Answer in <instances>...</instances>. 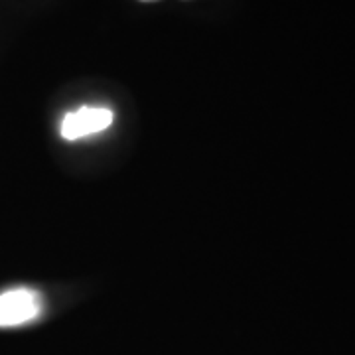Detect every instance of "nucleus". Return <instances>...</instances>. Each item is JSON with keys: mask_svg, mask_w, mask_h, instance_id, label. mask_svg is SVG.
Returning <instances> with one entry per match:
<instances>
[{"mask_svg": "<svg viewBox=\"0 0 355 355\" xmlns=\"http://www.w3.org/2000/svg\"><path fill=\"white\" fill-rule=\"evenodd\" d=\"M42 298L38 292L18 288L0 294V328L20 326L38 316Z\"/></svg>", "mask_w": 355, "mask_h": 355, "instance_id": "obj_1", "label": "nucleus"}, {"mask_svg": "<svg viewBox=\"0 0 355 355\" xmlns=\"http://www.w3.org/2000/svg\"><path fill=\"white\" fill-rule=\"evenodd\" d=\"M114 114L103 107H81L73 113H67L62 121V137L65 140H77L101 132L113 125Z\"/></svg>", "mask_w": 355, "mask_h": 355, "instance_id": "obj_2", "label": "nucleus"}, {"mask_svg": "<svg viewBox=\"0 0 355 355\" xmlns=\"http://www.w3.org/2000/svg\"><path fill=\"white\" fill-rule=\"evenodd\" d=\"M142 2H156V0H142Z\"/></svg>", "mask_w": 355, "mask_h": 355, "instance_id": "obj_3", "label": "nucleus"}]
</instances>
